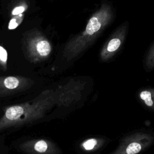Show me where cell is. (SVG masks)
I'll return each mask as SVG.
<instances>
[{"label": "cell", "mask_w": 154, "mask_h": 154, "mask_svg": "<svg viewBox=\"0 0 154 154\" xmlns=\"http://www.w3.org/2000/svg\"><path fill=\"white\" fill-rule=\"evenodd\" d=\"M115 17L116 10L112 4L108 1L103 2L88 20L85 30L67 45L65 55L71 59L86 49Z\"/></svg>", "instance_id": "cell-1"}, {"label": "cell", "mask_w": 154, "mask_h": 154, "mask_svg": "<svg viewBox=\"0 0 154 154\" xmlns=\"http://www.w3.org/2000/svg\"><path fill=\"white\" fill-rule=\"evenodd\" d=\"M129 29V22H124L114 31L106 41L100 53L102 61H108L113 58L123 46Z\"/></svg>", "instance_id": "cell-2"}, {"label": "cell", "mask_w": 154, "mask_h": 154, "mask_svg": "<svg viewBox=\"0 0 154 154\" xmlns=\"http://www.w3.org/2000/svg\"><path fill=\"white\" fill-rule=\"evenodd\" d=\"M138 96L147 107L154 108V88H144L140 91Z\"/></svg>", "instance_id": "cell-3"}, {"label": "cell", "mask_w": 154, "mask_h": 154, "mask_svg": "<svg viewBox=\"0 0 154 154\" xmlns=\"http://www.w3.org/2000/svg\"><path fill=\"white\" fill-rule=\"evenodd\" d=\"M143 66L145 71L151 72L154 69V41L149 48L143 60Z\"/></svg>", "instance_id": "cell-4"}, {"label": "cell", "mask_w": 154, "mask_h": 154, "mask_svg": "<svg viewBox=\"0 0 154 154\" xmlns=\"http://www.w3.org/2000/svg\"><path fill=\"white\" fill-rule=\"evenodd\" d=\"M35 49L38 54L42 57L48 55L51 50L50 43L46 40H41L38 41L35 45Z\"/></svg>", "instance_id": "cell-5"}, {"label": "cell", "mask_w": 154, "mask_h": 154, "mask_svg": "<svg viewBox=\"0 0 154 154\" xmlns=\"http://www.w3.org/2000/svg\"><path fill=\"white\" fill-rule=\"evenodd\" d=\"M23 113V109L20 106H14L7 109L5 112L6 117L11 120L19 119Z\"/></svg>", "instance_id": "cell-6"}, {"label": "cell", "mask_w": 154, "mask_h": 154, "mask_svg": "<svg viewBox=\"0 0 154 154\" xmlns=\"http://www.w3.org/2000/svg\"><path fill=\"white\" fill-rule=\"evenodd\" d=\"M142 149V146L140 143L137 141L130 143L126 147V154H137Z\"/></svg>", "instance_id": "cell-7"}, {"label": "cell", "mask_w": 154, "mask_h": 154, "mask_svg": "<svg viewBox=\"0 0 154 154\" xmlns=\"http://www.w3.org/2000/svg\"><path fill=\"white\" fill-rule=\"evenodd\" d=\"M19 81L17 78L13 76H8L6 78L4 81V85L8 89L16 88L19 85Z\"/></svg>", "instance_id": "cell-8"}, {"label": "cell", "mask_w": 154, "mask_h": 154, "mask_svg": "<svg viewBox=\"0 0 154 154\" xmlns=\"http://www.w3.org/2000/svg\"><path fill=\"white\" fill-rule=\"evenodd\" d=\"M48 148V145L43 140H40L37 142L34 146V149L36 151L40 153L45 152Z\"/></svg>", "instance_id": "cell-9"}, {"label": "cell", "mask_w": 154, "mask_h": 154, "mask_svg": "<svg viewBox=\"0 0 154 154\" xmlns=\"http://www.w3.org/2000/svg\"><path fill=\"white\" fill-rule=\"evenodd\" d=\"M97 141L95 139H90L86 141L84 144L83 146L86 150H91L96 145Z\"/></svg>", "instance_id": "cell-10"}, {"label": "cell", "mask_w": 154, "mask_h": 154, "mask_svg": "<svg viewBox=\"0 0 154 154\" xmlns=\"http://www.w3.org/2000/svg\"><path fill=\"white\" fill-rule=\"evenodd\" d=\"M7 60V52L6 50L0 46V61L6 63Z\"/></svg>", "instance_id": "cell-11"}, {"label": "cell", "mask_w": 154, "mask_h": 154, "mask_svg": "<svg viewBox=\"0 0 154 154\" xmlns=\"http://www.w3.org/2000/svg\"><path fill=\"white\" fill-rule=\"evenodd\" d=\"M25 10V8L23 6H18L15 7L11 11V14L13 16L15 15H19V14H21L23 12H24V11Z\"/></svg>", "instance_id": "cell-12"}, {"label": "cell", "mask_w": 154, "mask_h": 154, "mask_svg": "<svg viewBox=\"0 0 154 154\" xmlns=\"http://www.w3.org/2000/svg\"><path fill=\"white\" fill-rule=\"evenodd\" d=\"M17 22V19H15V18H13V19H11L10 22H9V24H8V29H13L16 28L19 25V23Z\"/></svg>", "instance_id": "cell-13"}]
</instances>
